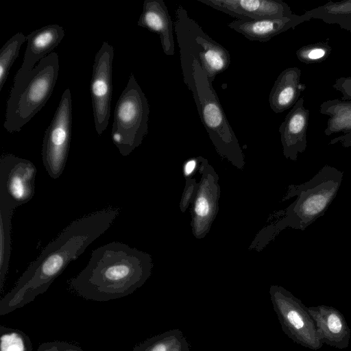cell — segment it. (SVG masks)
<instances>
[{
    "label": "cell",
    "instance_id": "1",
    "mask_svg": "<svg viewBox=\"0 0 351 351\" xmlns=\"http://www.w3.org/2000/svg\"><path fill=\"white\" fill-rule=\"evenodd\" d=\"M121 208L108 206L71 221L51 241L0 300V315L33 302L45 293L69 264L113 224Z\"/></svg>",
    "mask_w": 351,
    "mask_h": 351
},
{
    "label": "cell",
    "instance_id": "2",
    "mask_svg": "<svg viewBox=\"0 0 351 351\" xmlns=\"http://www.w3.org/2000/svg\"><path fill=\"white\" fill-rule=\"evenodd\" d=\"M151 256L122 242L113 241L93 250L86 266L68 281L78 296L108 302L132 294L151 274Z\"/></svg>",
    "mask_w": 351,
    "mask_h": 351
},
{
    "label": "cell",
    "instance_id": "3",
    "mask_svg": "<svg viewBox=\"0 0 351 351\" xmlns=\"http://www.w3.org/2000/svg\"><path fill=\"white\" fill-rule=\"evenodd\" d=\"M59 69L58 55L52 52L32 70L17 71L5 109L3 127L8 132H20L43 108L53 91Z\"/></svg>",
    "mask_w": 351,
    "mask_h": 351
},
{
    "label": "cell",
    "instance_id": "4",
    "mask_svg": "<svg viewBox=\"0 0 351 351\" xmlns=\"http://www.w3.org/2000/svg\"><path fill=\"white\" fill-rule=\"evenodd\" d=\"M192 66L193 80L188 88L192 92L200 120L217 153L242 169L244 154L212 82L198 61L195 60Z\"/></svg>",
    "mask_w": 351,
    "mask_h": 351
},
{
    "label": "cell",
    "instance_id": "5",
    "mask_svg": "<svg viewBox=\"0 0 351 351\" xmlns=\"http://www.w3.org/2000/svg\"><path fill=\"white\" fill-rule=\"evenodd\" d=\"M174 31L180 48L183 81L187 88L192 82L195 60L212 83L217 75L229 67V51L206 34L181 5L176 11Z\"/></svg>",
    "mask_w": 351,
    "mask_h": 351
},
{
    "label": "cell",
    "instance_id": "6",
    "mask_svg": "<svg viewBox=\"0 0 351 351\" xmlns=\"http://www.w3.org/2000/svg\"><path fill=\"white\" fill-rule=\"evenodd\" d=\"M343 178V171L325 165L309 180L289 186L285 199H296L285 209L281 223L286 227L304 230L328 210L336 197Z\"/></svg>",
    "mask_w": 351,
    "mask_h": 351
},
{
    "label": "cell",
    "instance_id": "7",
    "mask_svg": "<svg viewBox=\"0 0 351 351\" xmlns=\"http://www.w3.org/2000/svg\"><path fill=\"white\" fill-rule=\"evenodd\" d=\"M149 107L147 97L133 73L114 109L111 137L123 156L130 154L148 132Z\"/></svg>",
    "mask_w": 351,
    "mask_h": 351
},
{
    "label": "cell",
    "instance_id": "8",
    "mask_svg": "<svg viewBox=\"0 0 351 351\" xmlns=\"http://www.w3.org/2000/svg\"><path fill=\"white\" fill-rule=\"evenodd\" d=\"M71 129V93L66 88L45 132L43 141V163L52 179H58L64 170L70 148Z\"/></svg>",
    "mask_w": 351,
    "mask_h": 351
},
{
    "label": "cell",
    "instance_id": "9",
    "mask_svg": "<svg viewBox=\"0 0 351 351\" xmlns=\"http://www.w3.org/2000/svg\"><path fill=\"white\" fill-rule=\"evenodd\" d=\"M36 167L30 160L12 154L0 158V202L17 208L35 193Z\"/></svg>",
    "mask_w": 351,
    "mask_h": 351
},
{
    "label": "cell",
    "instance_id": "10",
    "mask_svg": "<svg viewBox=\"0 0 351 351\" xmlns=\"http://www.w3.org/2000/svg\"><path fill=\"white\" fill-rule=\"evenodd\" d=\"M113 58V47L106 41L103 42L95 56L90 83L93 119L98 135L106 130L110 117Z\"/></svg>",
    "mask_w": 351,
    "mask_h": 351
},
{
    "label": "cell",
    "instance_id": "11",
    "mask_svg": "<svg viewBox=\"0 0 351 351\" xmlns=\"http://www.w3.org/2000/svg\"><path fill=\"white\" fill-rule=\"evenodd\" d=\"M275 291L278 312L287 335L304 348L313 350L320 349L323 343L317 337L308 307L282 287H276Z\"/></svg>",
    "mask_w": 351,
    "mask_h": 351
},
{
    "label": "cell",
    "instance_id": "12",
    "mask_svg": "<svg viewBox=\"0 0 351 351\" xmlns=\"http://www.w3.org/2000/svg\"><path fill=\"white\" fill-rule=\"evenodd\" d=\"M199 169L202 178L193 199L191 225L194 236L203 239L217 214L220 190L217 173L201 156Z\"/></svg>",
    "mask_w": 351,
    "mask_h": 351
},
{
    "label": "cell",
    "instance_id": "13",
    "mask_svg": "<svg viewBox=\"0 0 351 351\" xmlns=\"http://www.w3.org/2000/svg\"><path fill=\"white\" fill-rule=\"evenodd\" d=\"M238 20H261L289 16L290 6L281 0H197Z\"/></svg>",
    "mask_w": 351,
    "mask_h": 351
},
{
    "label": "cell",
    "instance_id": "14",
    "mask_svg": "<svg viewBox=\"0 0 351 351\" xmlns=\"http://www.w3.org/2000/svg\"><path fill=\"white\" fill-rule=\"evenodd\" d=\"M319 341L338 349L348 347L351 331L343 315L336 308L319 305L308 307Z\"/></svg>",
    "mask_w": 351,
    "mask_h": 351
},
{
    "label": "cell",
    "instance_id": "15",
    "mask_svg": "<svg viewBox=\"0 0 351 351\" xmlns=\"http://www.w3.org/2000/svg\"><path fill=\"white\" fill-rule=\"evenodd\" d=\"M304 98H300L291 108L279 127L285 157L293 161L307 147V129L309 110L304 107Z\"/></svg>",
    "mask_w": 351,
    "mask_h": 351
},
{
    "label": "cell",
    "instance_id": "16",
    "mask_svg": "<svg viewBox=\"0 0 351 351\" xmlns=\"http://www.w3.org/2000/svg\"><path fill=\"white\" fill-rule=\"evenodd\" d=\"M304 13L302 15L293 14L289 16L263 19L261 20H234L228 26L252 41L267 42L273 37L294 29L298 25L310 21Z\"/></svg>",
    "mask_w": 351,
    "mask_h": 351
},
{
    "label": "cell",
    "instance_id": "17",
    "mask_svg": "<svg viewBox=\"0 0 351 351\" xmlns=\"http://www.w3.org/2000/svg\"><path fill=\"white\" fill-rule=\"evenodd\" d=\"M137 25L156 33L163 52L167 56L174 55L173 22L164 1L145 0Z\"/></svg>",
    "mask_w": 351,
    "mask_h": 351
},
{
    "label": "cell",
    "instance_id": "18",
    "mask_svg": "<svg viewBox=\"0 0 351 351\" xmlns=\"http://www.w3.org/2000/svg\"><path fill=\"white\" fill-rule=\"evenodd\" d=\"M65 35L62 26L48 25L37 29L26 36L27 47L19 72L32 70L42 59L49 55Z\"/></svg>",
    "mask_w": 351,
    "mask_h": 351
},
{
    "label": "cell",
    "instance_id": "19",
    "mask_svg": "<svg viewBox=\"0 0 351 351\" xmlns=\"http://www.w3.org/2000/svg\"><path fill=\"white\" fill-rule=\"evenodd\" d=\"M302 71L295 66L283 70L271 88L269 95L271 109L275 113H281L292 108L300 99L306 85L301 82Z\"/></svg>",
    "mask_w": 351,
    "mask_h": 351
},
{
    "label": "cell",
    "instance_id": "20",
    "mask_svg": "<svg viewBox=\"0 0 351 351\" xmlns=\"http://www.w3.org/2000/svg\"><path fill=\"white\" fill-rule=\"evenodd\" d=\"M319 112L329 117L324 130L326 136L351 132V101L341 99L326 100L320 105Z\"/></svg>",
    "mask_w": 351,
    "mask_h": 351
},
{
    "label": "cell",
    "instance_id": "21",
    "mask_svg": "<svg viewBox=\"0 0 351 351\" xmlns=\"http://www.w3.org/2000/svg\"><path fill=\"white\" fill-rule=\"evenodd\" d=\"M16 208L0 202V292H3L11 256V220Z\"/></svg>",
    "mask_w": 351,
    "mask_h": 351
},
{
    "label": "cell",
    "instance_id": "22",
    "mask_svg": "<svg viewBox=\"0 0 351 351\" xmlns=\"http://www.w3.org/2000/svg\"><path fill=\"white\" fill-rule=\"evenodd\" d=\"M309 18L320 19L328 24H337L341 27L351 22V0L337 2L328 1L324 5L304 12Z\"/></svg>",
    "mask_w": 351,
    "mask_h": 351
},
{
    "label": "cell",
    "instance_id": "23",
    "mask_svg": "<svg viewBox=\"0 0 351 351\" xmlns=\"http://www.w3.org/2000/svg\"><path fill=\"white\" fill-rule=\"evenodd\" d=\"M26 41V36L18 32L13 35L1 47L0 51V91L8 78L10 70L19 56L22 45Z\"/></svg>",
    "mask_w": 351,
    "mask_h": 351
},
{
    "label": "cell",
    "instance_id": "24",
    "mask_svg": "<svg viewBox=\"0 0 351 351\" xmlns=\"http://www.w3.org/2000/svg\"><path fill=\"white\" fill-rule=\"evenodd\" d=\"M0 351H34L29 336L23 331L0 326Z\"/></svg>",
    "mask_w": 351,
    "mask_h": 351
},
{
    "label": "cell",
    "instance_id": "25",
    "mask_svg": "<svg viewBox=\"0 0 351 351\" xmlns=\"http://www.w3.org/2000/svg\"><path fill=\"white\" fill-rule=\"evenodd\" d=\"M331 47L326 43L318 42L302 46L296 51L298 59L305 64L319 63L330 54Z\"/></svg>",
    "mask_w": 351,
    "mask_h": 351
},
{
    "label": "cell",
    "instance_id": "26",
    "mask_svg": "<svg viewBox=\"0 0 351 351\" xmlns=\"http://www.w3.org/2000/svg\"><path fill=\"white\" fill-rule=\"evenodd\" d=\"M198 184L195 179L192 178H186L185 186L180 202V209L184 213L189 204L193 202Z\"/></svg>",
    "mask_w": 351,
    "mask_h": 351
},
{
    "label": "cell",
    "instance_id": "27",
    "mask_svg": "<svg viewBox=\"0 0 351 351\" xmlns=\"http://www.w3.org/2000/svg\"><path fill=\"white\" fill-rule=\"evenodd\" d=\"M36 351H85L80 346L64 341H52L42 343Z\"/></svg>",
    "mask_w": 351,
    "mask_h": 351
},
{
    "label": "cell",
    "instance_id": "28",
    "mask_svg": "<svg viewBox=\"0 0 351 351\" xmlns=\"http://www.w3.org/2000/svg\"><path fill=\"white\" fill-rule=\"evenodd\" d=\"M332 87L342 94L341 99L351 101V76L337 78Z\"/></svg>",
    "mask_w": 351,
    "mask_h": 351
},
{
    "label": "cell",
    "instance_id": "29",
    "mask_svg": "<svg viewBox=\"0 0 351 351\" xmlns=\"http://www.w3.org/2000/svg\"><path fill=\"white\" fill-rule=\"evenodd\" d=\"M199 157L191 158L185 162L183 171L186 178H189L194 172L195 169L199 167Z\"/></svg>",
    "mask_w": 351,
    "mask_h": 351
},
{
    "label": "cell",
    "instance_id": "30",
    "mask_svg": "<svg viewBox=\"0 0 351 351\" xmlns=\"http://www.w3.org/2000/svg\"><path fill=\"white\" fill-rule=\"evenodd\" d=\"M337 143H341L344 147H351V132L348 134H343L337 137H335L330 140L329 145H335Z\"/></svg>",
    "mask_w": 351,
    "mask_h": 351
},
{
    "label": "cell",
    "instance_id": "31",
    "mask_svg": "<svg viewBox=\"0 0 351 351\" xmlns=\"http://www.w3.org/2000/svg\"><path fill=\"white\" fill-rule=\"evenodd\" d=\"M341 28L346 29L351 33V22L346 24L345 25L342 26Z\"/></svg>",
    "mask_w": 351,
    "mask_h": 351
}]
</instances>
